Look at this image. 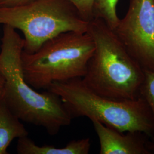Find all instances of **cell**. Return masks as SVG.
Segmentation results:
<instances>
[{
  "label": "cell",
  "mask_w": 154,
  "mask_h": 154,
  "mask_svg": "<svg viewBox=\"0 0 154 154\" xmlns=\"http://www.w3.org/2000/svg\"><path fill=\"white\" fill-rule=\"evenodd\" d=\"M33 0H0V8H11L26 4Z\"/></svg>",
  "instance_id": "obj_13"
},
{
  "label": "cell",
  "mask_w": 154,
  "mask_h": 154,
  "mask_svg": "<svg viewBox=\"0 0 154 154\" xmlns=\"http://www.w3.org/2000/svg\"></svg>",
  "instance_id": "obj_16"
},
{
  "label": "cell",
  "mask_w": 154,
  "mask_h": 154,
  "mask_svg": "<svg viewBox=\"0 0 154 154\" xmlns=\"http://www.w3.org/2000/svg\"><path fill=\"white\" fill-rule=\"evenodd\" d=\"M87 32L95 50L83 82L94 93L116 100L139 97L144 70L127 51L114 31L99 18L88 22Z\"/></svg>",
  "instance_id": "obj_2"
},
{
  "label": "cell",
  "mask_w": 154,
  "mask_h": 154,
  "mask_svg": "<svg viewBox=\"0 0 154 154\" xmlns=\"http://www.w3.org/2000/svg\"><path fill=\"white\" fill-rule=\"evenodd\" d=\"M5 80L2 73L0 71V102L2 101L4 98V92H5Z\"/></svg>",
  "instance_id": "obj_14"
},
{
  "label": "cell",
  "mask_w": 154,
  "mask_h": 154,
  "mask_svg": "<svg viewBox=\"0 0 154 154\" xmlns=\"http://www.w3.org/2000/svg\"><path fill=\"white\" fill-rule=\"evenodd\" d=\"M23 46L24 39L16 30L4 25L0 45V71L5 80L3 100L20 120L55 135L72 118L58 95L49 90L39 93L26 81L21 62Z\"/></svg>",
  "instance_id": "obj_1"
},
{
  "label": "cell",
  "mask_w": 154,
  "mask_h": 154,
  "mask_svg": "<svg viewBox=\"0 0 154 154\" xmlns=\"http://www.w3.org/2000/svg\"><path fill=\"white\" fill-rule=\"evenodd\" d=\"M118 2L119 0H95L94 18L102 19L111 29L114 30L119 21L116 11Z\"/></svg>",
  "instance_id": "obj_10"
},
{
  "label": "cell",
  "mask_w": 154,
  "mask_h": 154,
  "mask_svg": "<svg viewBox=\"0 0 154 154\" xmlns=\"http://www.w3.org/2000/svg\"><path fill=\"white\" fill-rule=\"evenodd\" d=\"M139 96L142 97L149 105L154 121V71L144 70V77L139 90Z\"/></svg>",
  "instance_id": "obj_11"
},
{
  "label": "cell",
  "mask_w": 154,
  "mask_h": 154,
  "mask_svg": "<svg viewBox=\"0 0 154 154\" xmlns=\"http://www.w3.org/2000/svg\"><path fill=\"white\" fill-rule=\"evenodd\" d=\"M48 90L60 97L72 119L86 116L120 132L154 136L153 116L140 96L131 100L105 98L88 88L82 78L54 83Z\"/></svg>",
  "instance_id": "obj_3"
},
{
  "label": "cell",
  "mask_w": 154,
  "mask_h": 154,
  "mask_svg": "<svg viewBox=\"0 0 154 154\" xmlns=\"http://www.w3.org/2000/svg\"><path fill=\"white\" fill-rule=\"evenodd\" d=\"M94 50L93 40L88 32L61 33L33 53L23 50L25 79L35 89L48 90L54 83L82 78Z\"/></svg>",
  "instance_id": "obj_4"
},
{
  "label": "cell",
  "mask_w": 154,
  "mask_h": 154,
  "mask_svg": "<svg viewBox=\"0 0 154 154\" xmlns=\"http://www.w3.org/2000/svg\"><path fill=\"white\" fill-rule=\"evenodd\" d=\"M149 149H150L151 152L152 151H153V149H154V143L152 144L151 145H149Z\"/></svg>",
  "instance_id": "obj_15"
},
{
  "label": "cell",
  "mask_w": 154,
  "mask_h": 154,
  "mask_svg": "<svg viewBox=\"0 0 154 154\" xmlns=\"http://www.w3.org/2000/svg\"><path fill=\"white\" fill-rule=\"evenodd\" d=\"M98 137L100 154H151L141 132L118 131L97 120L91 121Z\"/></svg>",
  "instance_id": "obj_7"
},
{
  "label": "cell",
  "mask_w": 154,
  "mask_h": 154,
  "mask_svg": "<svg viewBox=\"0 0 154 154\" xmlns=\"http://www.w3.org/2000/svg\"><path fill=\"white\" fill-rule=\"evenodd\" d=\"M28 132L2 100L0 102V154H8L7 149L16 138L28 137Z\"/></svg>",
  "instance_id": "obj_9"
},
{
  "label": "cell",
  "mask_w": 154,
  "mask_h": 154,
  "mask_svg": "<svg viewBox=\"0 0 154 154\" xmlns=\"http://www.w3.org/2000/svg\"><path fill=\"white\" fill-rule=\"evenodd\" d=\"M91 147L89 138L72 140L65 147L58 148L54 146H38L28 137L19 138L17 152L19 154H88Z\"/></svg>",
  "instance_id": "obj_8"
},
{
  "label": "cell",
  "mask_w": 154,
  "mask_h": 154,
  "mask_svg": "<svg viewBox=\"0 0 154 154\" xmlns=\"http://www.w3.org/2000/svg\"><path fill=\"white\" fill-rule=\"evenodd\" d=\"M113 30L144 70L154 71V0H130Z\"/></svg>",
  "instance_id": "obj_6"
},
{
  "label": "cell",
  "mask_w": 154,
  "mask_h": 154,
  "mask_svg": "<svg viewBox=\"0 0 154 154\" xmlns=\"http://www.w3.org/2000/svg\"><path fill=\"white\" fill-rule=\"evenodd\" d=\"M76 9L79 16L87 22L94 18V7L95 0H67Z\"/></svg>",
  "instance_id": "obj_12"
},
{
  "label": "cell",
  "mask_w": 154,
  "mask_h": 154,
  "mask_svg": "<svg viewBox=\"0 0 154 154\" xmlns=\"http://www.w3.org/2000/svg\"><path fill=\"white\" fill-rule=\"evenodd\" d=\"M0 24L21 31L23 51L32 54L61 33H86L88 22L67 0H33L18 6L0 8Z\"/></svg>",
  "instance_id": "obj_5"
}]
</instances>
